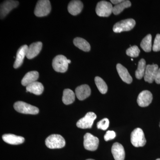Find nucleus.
Here are the masks:
<instances>
[{"label":"nucleus","instance_id":"obj_1","mask_svg":"<svg viewBox=\"0 0 160 160\" xmlns=\"http://www.w3.org/2000/svg\"><path fill=\"white\" fill-rule=\"evenodd\" d=\"M46 145L51 149H61L66 145L65 139L59 134H52L46 139Z\"/></svg>","mask_w":160,"mask_h":160},{"label":"nucleus","instance_id":"obj_2","mask_svg":"<svg viewBox=\"0 0 160 160\" xmlns=\"http://www.w3.org/2000/svg\"><path fill=\"white\" fill-rule=\"evenodd\" d=\"M51 10L50 1L40 0L38 2L34 10V14L38 17H43L48 15Z\"/></svg>","mask_w":160,"mask_h":160},{"label":"nucleus","instance_id":"obj_3","mask_svg":"<svg viewBox=\"0 0 160 160\" xmlns=\"http://www.w3.org/2000/svg\"><path fill=\"white\" fill-rule=\"evenodd\" d=\"M13 107L18 112L24 114H37L39 111L37 107L21 101L15 103Z\"/></svg>","mask_w":160,"mask_h":160},{"label":"nucleus","instance_id":"obj_4","mask_svg":"<svg viewBox=\"0 0 160 160\" xmlns=\"http://www.w3.org/2000/svg\"><path fill=\"white\" fill-rule=\"evenodd\" d=\"M68 60L62 55L57 56L52 60V66L55 71L58 72H65L68 68Z\"/></svg>","mask_w":160,"mask_h":160},{"label":"nucleus","instance_id":"obj_5","mask_svg":"<svg viewBox=\"0 0 160 160\" xmlns=\"http://www.w3.org/2000/svg\"><path fill=\"white\" fill-rule=\"evenodd\" d=\"M131 142L134 147H143L146 145V141L143 130L141 128L135 129L131 134Z\"/></svg>","mask_w":160,"mask_h":160},{"label":"nucleus","instance_id":"obj_6","mask_svg":"<svg viewBox=\"0 0 160 160\" xmlns=\"http://www.w3.org/2000/svg\"><path fill=\"white\" fill-rule=\"evenodd\" d=\"M113 7L111 3L107 1H102L99 2L96 8V12L98 16L108 17L112 12Z\"/></svg>","mask_w":160,"mask_h":160},{"label":"nucleus","instance_id":"obj_7","mask_svg":"<svg viewBox=\"0 0 160 160\" xmlns=\"http://www.w3.org/2000/svg\"><path fill=\"white\" fill-rule=\"evenodd\" d=\"M136 22L133 19L122 20L116 23L113 27V32L117 33L124 31H129L134 28Z\"/></svg>","mask_w":160,"mask_h":160},{"label":"nucleus","instance_id":"obj_8","mask_svg":"<svg viewBox=\"0 0 160 160\" xmlns=\"http://www.w3.org/2000/svg\"><path fill=\"white\" fill-rule=\"evenodd\" d=\"M98 138L90 133H86L84 137V146L86 150L94 151L97 149L99 145Z\"/></svg>","mask_w":160,"mask_h":160},{"label":"nucleus","instance_id":"obj_9","mask_svg":"<svg viewBox=\"0 0 160 160\" xmlns=\"http://www.w3.org/2000/svg\"><path fill=\"white\" fill-rule=\"evenodd\" d=\"M96 118V115L94 112H88L84 118L78 121L77 126L81 129H90L92 127L93 122Z\"/></svg>","mask_w":160,"mask_h":160},{"label":"nucleus","instance_id":"obj_10","mask_svg":"<svg viewBox=\"0 0 160 160\" xmlns=\"http://www.w3.org/2000/svg\"><path fill=\"white\" fill-rule=\"evenodd\" d=\"M19 5V2L16 1H6L2 3L0 9L1 19L4 18L6 15L14 8H16Z\"/></svg>","mask_w":160,"mask_h":160},{"label":"nucleus","instance_id":"obj_11","mask_svg":"<svg viewBox=\"0 0 160 160\" xmlns=\"http://www.w3.org/2000/svg\"><path fill=\"white\" fill-rule=\"evenodd\" d=\"M152 100V94L148 90H144L139 94L137 102L139 106L142 107L149 106Z\"/></svg>","mask_w":160,"mask_h":160},{"label":"nucleus","instance_id":"obj_12","mask_svg":"<svg viewBox=\"0 0 160 160\" xmlns=\"http://www.w3.org/2000/svg\"><path fill=\"white\" fill-rule=\"evenodd\" d=\"M158 69V66L156 64L146 66L144 76L145 81L149 83L153 82V81H155L157 72Z\"/></svg>","mask_w":160,"mask_h":160},{"label":"nucleus","instance_id":"obj_13","mask_svg":"<svg viewBox=\"0 0 160 160\" xmlns=\"http://www.w3.org/2000/svg\"><path fill=\"white\" fill-rule=\"evenodd\" d=\"M28 46L26 45H23L18 49L17 52L16 58L13 67L15 69L20 67L23 64L25 56H26Z\"/></svg>","mask_w":160,"mask_h":160},{"label":"nucleus","instance_id":"obj_14","mask_svg":"<svg viewBox=\"0 0 160 160\" xmlns=\"http://www.w3.org/2000/svg\"><path fill=\"white\" fill-rule=\"evenodd\" d=\"M42 47V43L40 42L32 43L28 47L26 57L32 59L40 53Z\"/></svg>","mask_w":160,"mask_h":160},{"label":"nucleus","instance_id":"obj_15","mask_svg":"<svg viewBox=\"0 0 160 160\" xmlns=\"http://www.w3.org/2000/svg\"><path fill=\"white\" fill-rule=\"evenodd\" d=\"M112 153L115 160H124L125 151L124 147L120 143H115L112 147Z\"/></svg>","mask_w":160,"mask_h":160},{"label":"nucleus","instance_id":"obj_16","mask_svg":"<svg viewBox=\"0 0 160 160\" xmlns=\"http://www.w3.org/2000/svg\"><path fill=\"white\" fill-rule=\"evenodd\" d=\"M77 97L79 100L82 101L89 97L91 94V89L87 85H81L75 89Z\"/></svg>","mask_w":160,"mask_h":160},{"label":"nucleus","instance_id":"obj_17","mask_svg":"<svg viewBox=\"0 0 160 160\" xmlns=\"http://www.w3.org/2000/svg\"><path fill=\"white\" fill-rule=\"evenodd\" d=\"M83 8V4L81 1L78 0L72 1L68 6V11L72 15H77L82 12Z\"/></svg>","mask_w":160,"mask_h":160},{"label":"nucleus","instance_id":"obj_18","mask_svg":"<svg viewBox=\"0 0 160 160\" xmlns=\"http://www.w3.org/2000/svg\"><path fill=\"white\" fill-rule=\"evenodd\" d=\"M116 67L118 73L123 82L127 84L131 83L132 81V78L127 69L119 63L117 64Z\"/></svg>","mask_w":160,"mask_h":160},{"label":"nucleus","instance_id":"obj_19","mask_svg":"<svg viewBox=\"0 0 160 160\" xmlns=\"http://www.w3.org/2000/svg\"><path fill=\"white\" fill-rule=\"evenodd\" d=\"M2 139L4 142L10 145H19L25 142V139L22 137L18 136L12 134L3 135Z\"/></svg>","mask_w":160,"mask_h":160},{"label":"nucleus","instance_id":"obj_20","mask_svg":"<svg viewBox=\"0 0 160 160\" xmlns=\"http://www.w3.org/2000/svg\"><path fill=\"white\" fill-rule=\"evenodd\" d=\"M39 78V73L36 71H32L27 72L22 80V84L23 86H27L31 83L36 82Z\"/></svg>","mask_w":160,"mask_h":160},{"label":"nucleus","instance_id":"obj_21","mask_svg":"<svg viewBox=\"0 0 160 160\" xmlns=\"http://www.w3.org/2000/svg\"><path fill=\"white\" fill-rule=\"evenodd\" d=\"M26 89L27 92L37 95H40L44 91V86L42 83L36 81L26 86Z\"/></svg>","mask_w":160,"mask_h":160},{"label":"nucleus","instance_id":"obj_22","mask_svg":"<svg viewBox=\"0 0 160 160\" xmlns=\"http://www.w3.org/2000/svg\"><path fill=\"white\" fill-rule=\"evenodd\" d=\"M73 44L79 49L85 52L90 51V47L89 43L84 39L76 38L73 40Z\"/></svg>","mask_w":160,"mask_h":160},{"label":"nucleus","instance_id":"obj_23","mask_svg":"<svg viewBox=\"0 0 160 160\" xmlns=\"http://www.w3.org/2000/svg\"><path fill=\"white\" fill-rule=\"evenodd\" d=\"M75 98V94L71 89H65L63 91L62 102L65 105H68L73 102Z\"/></svg>","mask_w":160,"mask_h":160},{"label":"nucleus","instance_id":"obj_24","mask_svg":"<svg viewBox=\"0 0 160 160\" xmlns=\"http://www.w3.org/2000/svg\"><path fill=\"white\" fill-rule=\"evenodd\" d=\"M131 2L128 0L126 1H123L122 2L115 5L113 7L112 9V13L115 15H118L120 14L126 8H129L131 7Z\"/></svg>","mask_w":160,"mask_h":160},{"label":"nucleus","instance_id":"obj_25","mask_svg":"<svg viewBox=\"0 0 160 160\" xmlns=\"http://www.w3.org/2000/svg\"><path fill=\"white\" fill-rule=\"evenodd\" d=\"M146 62L144 59H142L138 64V69L135 72L136 78L141 79L144 76L146 69Z\"/></svg>","mask_w":160,"mask_h":160},{"label":"nucleus","instance_id":"obj_26","mask_svg":"<svg viewBox=\"0 0 160 160\" xmlns=\"http://www.w3.org/2000/svg\"><path fill=\"white\" fill-rule=\"evenodd\" d=\"M152 35L149 34L143 38L141 43V47L144 51L149 52L151 51L152 47Z\"/></svg>","mask_w":160,"mask_h":160},{"label":"nucleus","instance_id":"obj_27","mask_svg":"<svg viewBox=\"0 0 160 160\" xmlns=\"http://www.w3.org/2000/svg\"><path fill=\"white\" fill-rule=\"evenodd\" d=\"M95 82L98 89L99 91L102 94H105L108 91V86L106 83L99 77H96L95 78Z\"/></svg>","mask_w":160,"mask_h":160},{"label":"nucleus","instance_id":"obj_28","mask_svg":"<svg viewBox=\"0 0 160 160\" xmlns=\"http://www.w3.org/2000/svg\"><path fill=\"white\" fill-rule=\"evenodd\" d=\"M140 52V49L137 46H131L127 49L126 52V54L132 58L138 57Z\"/></svg>","mask_w":160,"mask_h":160},{"label":"nucleus","instance_id":"obj_29","mask_svg":"<svg viewBox=\"0 0 160 160\" xmlns=\"http://www.w3.org/2000/svg\"><path fill=\"white\" fill-rule=\"evenodd\" d=\"M109 125V121L108 118L103 119L97 123L98 129L106 130L108 129Z\"/></svg>","mask_w":160,"mask_h":160},{"label":"nucleus","instance_id":"obj_30","mask_svg":"<svg viewBox=\"0 0 160 160\" xmlns=\"http://www.w3.org/2000/svg\"><path fill=\"white\" fill-rule=\"evenodd\" d=\"M152 50L154 52L160 51V34H157L152 46Z\"/></svg>","mask_w":160,"mask_h":160},{"label":"nucleus","instance_id":"obj_31","mask_svg":"<svg viewBox=\"0 0 160 160\" xmlns=\"http://www.w3.org/2000/svg\"><path fill=\"white\" fill-rule=\"evenodd\" d=\"M116 137V133L113 131H108L104 136V139L106 141H109L113 139Z\"/></svg>","mask_w":160,"mask_h":160},{"label":"nucleus","instance_id":"obj_32","mask_svg":"<svg viewBox=\"0 0 160 160\" xmlns=\"http://www.w3.org/2000/svg\"><path fill=\"white\" fill-rule=\"evenodd\" d=\"M155 81L157 84H160V68L158 69L155 79Z\"/></svg>","mask_w":160,"mask_h":160},{"label":"nucleus","instance_id":"obj_33","mask_svg":"<svg viewBox=\"0 0 160 160\" xmlns=\"http://www.w3.org/2000/svg\"><path fill=\"white\" fill-rule=\"evenodd\" d=\"M110 2L114 5H117L123 2V0H111Z\"/></svg>","mask_w":160,"mask_h":160},{"label":"nucleus","instance_id":"obj_34","mask_svg":"<svg viewBox=\"0 0 160 160\" xmlns=\"http://www.w3.org/2000/svg\"><path fill=\"white\" fill-rule=\"evenodd\" d=\"M68 62L69 64H70V63H71V61L70 60H68Z\"/></svg>","mask_w":160,"mask_h":160},{"label":"nucleus","instance_id":"obj_35","mask_svg":"<svg viewBox=\"0 0 160 160\" xmlns=\"http://www.w3.org/2000/svg\"><path fill=\"white\" fill-rule=\"evenodd\" d=\"M94 160L92 159H87V160Z\"/></svg>","mask_w":160,"mask_h":160},{"label":"nucleus","instance_id":"obj_36","mask_svg":"<svg viewBox=\"0 0 160 160\" xmlns=\"http://www.w3.org/2000/svg\"><path fill=\"white\" fill-rule=\"evenodd\" d=\"M156 160H160V158L157 159Z\"/></svg>","mask_w":160,"mask_h":160},{"label":"nucleus","instance_id":"obj_37","mask_svg":"<svg viewBox=\"0 0 160 160\" xmlns=\"http://www.w3.org/2000/svg\"><path fill=\"white\" fill-rule=\"evenodd\" d=\"M131 61H133V59H131Z\"/></svg>","mask_w":160,"mask_h":160},{"label":"nucleus","instance_id":"obj_38","mask_svg":"<svg viewBox=\"0 0 160 160\" xmlns=\"http://www.w3.org/2000/svg\"><path fill=\"white\" fill-rule=\"evenodd\" d=\"M159 126H160V124H159Z\"/></svg>","mask_w":160,"mask_h":160}]
</instances>
